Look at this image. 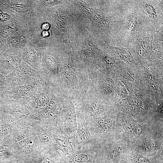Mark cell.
I'll list each match as a JSON object with an SVG mask.
<instances>
[{"label": "cell", "mask_w": 163, "mask_h": 163, "mask_svg": "<svg viewBox=\"0 0 163 163\" xmlns=\"http://www.w3.org/2000/svg\"><path fill=\"white\" fill-rule=\"evenodd\" d=\"M128 163L125 160V161H123V162H120V163Z\"/></svg>", "instance_id": "27"}, {"label": "cell", "mask_w": 163, "mask_h": 163, "mask_svg": "<svg viewBox=\"0 0 163 163\" xmlns=\"http://www.w3.org/2000/svg\"><path fill=\"white\" fill-rule=\"evenodd\" d=\"M20 54H9L5 56L2 61L1 66L5 74L8 75L17 69L23 62Z\"/></svg>", "instance_id": "10"}, {"label": "cell", "mask_w": 163, "mask_h": 163, "mask_svg": "<svg viewBox=\"0 0 163 163\" xmlns=\"http://www.w3.org/2000/svg\"><path fill=\"white\" fill-rule=\"evenodd\" d=\"M14 143V155L19 157L27 156L34 151L40 149L34 132L21 140Z\"/></svg>", "instance_id": "9"}, {"label": "cell", "mask_w": 163, "mask_h": 163, "mask_svg": "<svg viewBox=\"0 0 163 163\" xmlns=\"http://www.w3.org/2000/svg\"><path fill=\"white\" fill-rule=\"evenodd\" d=\"M72 67V65L69 64L67 67L66 74L67 77L69 78L72 79L74 75V69Z\"/></svg>", "instance_id": "20"}, {"label": "cell", "mask_w": 163, "mask_h": 163, "mask_svg": "<svg viewBox=\"0 0 163 163\" xmlns=\"http://www.w3.org/2000/svg\"><path fill=\"white\" fill-rule=\"evenodd\" d=\"M50 90L43 82L36 87L33 95L28 101L27 108L35 117L50 101Z\"/></svg>", "instance_id": "6"}, {"label": "cell", "mask_w": 163, "mask_h": 163, "mask_svg": "<svg viewBox=\"0 0 163 163\" xmlns=\"http://www.w3.org/2000/svg\"><path fill=\"white\" fill-rule=\"evenodd\" d=\"M24 120L32 129L38 140L41 149L54 148L56 138L58 132L57 127L42 121Z\"/></svg>", "instance_id": "3"}, {"label": "cell", "mask_w": 163, "mask_h": 163, "mask_svg": "<svg viewBox=\"0 0 163 163\" xmlns=\"http://www.w3.org/2000/svg\"><path fill=\"white\" fill-rule=\"evenodd\" d=\"M132 145L123 137L100 149L99 152L108 163H119L125 161L132 152Z\"/></svg>", "instance_id": "4"}, {"label": "cell", "mask_w": 163, "mask_h": 163, "mask_svg": "<svg viewBox=\"0 0 163 163\" xmlns=\"http://www.w3.org/2000/svg\"><path fill=\"white\" fill-rule=\"evenodd\" d=\"M6 80L8 88L30 84L31 83L29 78L18 69L7 75Z\"/></svg>", "instance_id": "11"}, {"label": "cell", "mask_w": 163, "mask_h": 163, "mask_svg": "<svg viewBox=\"0 0 163 163\" xmlns=\"http://www.w3.org/2000/svg\"><path fill=\"white\" fill-rule=\"evenodd\" d=\"M4 44V41L2 39L0 38V49L1 48V47L3 46Z\"/></svg>", "instance_id": "26"}, {"label": "cell", "mask_w": 163, "mask_h": 163, "mask_svg": "<svg viewBox=\"0 0 163 163\" xmlns=\"http://www.w3.org/2000/svg\"><path fill=\"white\" fill-rule=\"evenodd\" d=\"M49 35V33L47 30L43 31L42 34V36L43 37H48Z\"/></svg>", "instance_id": "25"}, {"label": "cell", "mask_w": 163, "mask_h": 163, "mask_svg": "<svg viewBox=\"0 0 163 163\" xmlns=\"http://www.w3.org/2000/svg\"><path fill=\"white\" fill-rule=\"evenodd\" d=\"M126 161L128 163H152L149 157L134 152L133 151Z\"/></svg>", "instance_id": "16"}, {"label": "cell", "mask_w": 163, "mask_h": 163, "mask_svg": "<svg viewBox=\"0 0 163 163\" xmlns=\"http://www.w3.org/2000/svg\"><path fill=\"white\" fill-rule=\"evenodd\" d=\"M105 85L108 88L112 89L114 86V82L111 78H107L106 79L105 81Z\"/></svg>", "instance_id": "21"}, {"label": "cell", "mask_w": 163, "mask_h": 163, "mask_svg": "<svg viewBox=\"0 0 163 163\" xmlns=\"http://www.w3.org/2000/svg\"><path fill=\"white\" fill-rule=\"evenodd\" d=\"M144 8L147 15L149 17L152 19L156 28V30L158 31L161 25L159 23L158 15L156 8L153 4L152 2H150V1L143 2Z\"/></svg>", "instance_id": "15"}, {"label": "cell", "mask_w": 163, "mask_h": 163, "mask_svg": "<svg viewBox=\"0 0 163 163\" xmlns=\"http://www.w3.org/2000/svg\"><path fill=\"white\" fill-rule=\"evenodd\" d=\"M131 148L136 153L149 157L155 155L163 148V126H148L133 143Z\"/></svg>", "instance_id": "2"}, {"label": "cell", "mask_w": 163, "mask_h": 163, "mask_svg": "<svg viewBox=\"0 0 163 163\" xmlns=\"http://www.w3.org/2000/svg\"><path fill=\"white\" fill-rule=\"evenodd\" d=\"M9 42L12 46H16L19 44L20 39L19 37L17 36H13L9 39Z\"/></svg>", "instance_id": "19"}, {"label": "cell", "mask_w": 163, "mask_h": 163, "mask_svg": "<svg viewBox=\"0 0 163 163\" xmlns=\"http://www.w3.org/2000/svg\"><path fill=\"white\" fill-rule=\"evenodd\" d=\"M54 147L57 150H60L64 154L66 155H71L73 151V148L69 139L59 129Z\"/></svg>", "instance_id": "12"}, {"label": "cell", "mask_w": 163, "mask_h": 163, "mask_svg": "<svg viewBox=\"0 0 163 163\" xmlns=\"http://www.w3.org/2000/svg\"><path fill=\"white\" fill-rule=\"evenodd\" d=\"M37 86L28 84L9 88L6 94L9 100L26 104L33 95Z\"/></svg>", "instance_id": "8"}, {"label": "cell", "mask_w": 163, "mask_h": 163, "mask_svg": "<svg viewBox=\"0 0 163 163\" xmlns=\"http://www.w3.org/2000/svg\"><path fill=\"white\" fill-rule=\"evenodd\" d=\"M55 22L57 25L59 27H64L67 24V20L66 19L60 14L56 15Z\"/></svg>", "instance_id": "17"}, {"label": "cell", "mask_w": 163, "mask_h": 163, "mask_svg": "<svg viewBox=\"0 0 163 163\" xmlns=\"http://www.w3.org/2000/svg\"><path fill=\"white\" fill-rule=\"evenodd\" d=\"M9 16L7 14L3 13L0 11V18L2 20H6L9 19Z\"/></svg>", "instance_id": "23"}, {"label": "cell", "mask_w": 163, "mask_h": 163, "mask_svg": "<svg viewBox=\"0 0 163 163\" xmlns=\"http://www.w3.org/2000/svg\"><path fill=\"white\" fill-rule=\"evenodd\" d=\"M77 117V128L74 136L70 140L73 151L88 150L94 143L83 117L79 114Z\"/></svg>", "instance_id": "5"}, {"label": "cell", "mask_w": 163, "mask_h": 163, "mask_svg": "<svg viewBox=\"0 0 163 163\" xmlns=\"http://www.w3.org/2000/svg\"><path fill=\"white\" fill-rule=\"evenodd\" d=\"M126 19L124 26L125 32L134 36L138 33V29L139 27V21L136 6L133 12H132Z\"/></svg>", "instance_id": "13"}, {"label": "cell", "mask_w": 163, "mask_h": 163, "mask_svg": "<svg viewBox=\"0 0 163 163\" xmlns=\"http://www.w3.org/2000/svg\"><path fill=\"white\" fill-rule=\"evenodd\" d=\"M86 123L94 145L99 148L124 137L120 119L114 114L104 113Z\"/></svg>", "instance_id": "1"}, {"label": "cell", "mask_w": 163, "mask_h": 163, "mask_svg": "<svg viewBox=\"0 0 163 163\" xmlns=\"http://www.w3.org/2000/svg\"><path fill=\"white\" fill-rule=\"evenodd\" d=\"M14 143L10 135L5 138L0 144V158L14 155Z\"/></svg>", "instance_id": "14"}, {"label": "cell", "mask_w": 163, "mask_h": 163, "mask_svg": "<svg viewBox=\"0 0 163 163\" xmlns=\"http://www.w3.org/2000/svg\"><path fill=\"white\" fill-rule=\"evenodd\" d=\"M124 136L131 145L148 127L142 126L135 118L124 114L119 117Z\"/></svg>", "instance_id": "7"}, {"label": "cell", "mask_w": 163, "mask_h": 163, "mask_svg": "<svg viewBox=\"0 0 163 163\" xmlns=\"http://www.w3.org/2000/svg\"><path fill=\"white\" fill-rule=\"evenodd\" d=\"M12 8L14 10L19 12H24L27 11V9L25 6L19 4L13 5Z\"/></svg>", "instance_id": "18"}, {"label": "cell", "mask_w": 163, "mask_h": 163, "mask_svg": "<svg viewBox=\"0 0 163 163\" xmlns=\"http://www.w3.org/2000/svg\"><path fill=\"white\" fill-rule=\"evenodd\" d=\"M105 61L107 64L110 65H113L115 63V61L114 59L109 57H106L105 59Z\"/></svg>", "instance_id": "22"}, {"label": "cell", "mask_w": 163, "mask_h": 163, "mask_svg": "<svg viewBox=\"0 0 163 163\" xmlns=\"http://www.w3.org/2000/svg\"><path fill=\"white\" fill-rule=\"evenodd\" d=\"M50 24L48 22H46L43 24L42 26V29L44 31L48 30L50 27Z\"/></svg>", "instance_id": "24"}]
</instances>
